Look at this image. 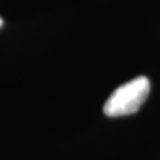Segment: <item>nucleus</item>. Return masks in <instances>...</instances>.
I'll list each match as a JSON object with an SVG mask.
<instances>
[{
  "instance_id": "obj_2",
  "label": "nucleus",
  "mask_w": 160,
  "mask_h": 160,
  "mask_svg": "<svg viewBox=\"0 0 160 160\" xmlns=\"http://www.w3.org/2000/svg\"><path fill=\"white\" fill-rule=\"evenodd\" d=\"M3 26V20H2V18H0V27Z\"/></svg>"
},
{
  "instance_id": "obj_1",
  "label": "nucleus",
  "mask_w": 160,
  "mask_h": 160,
  "mask_svg": "<svg viewBox=\"0 0 160 160\" xmlns=\"http://www.w3.org/2000/svg\"><path fill=\"white\" fill-rule=\"evenodd\" d=\"M149 80L146 76H138L122 84L111 93L104 103L103 112L109 118L126 116L138 112L149 93Z\"/></svg>"
}]
</instances>
